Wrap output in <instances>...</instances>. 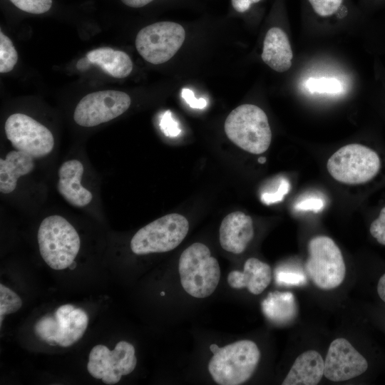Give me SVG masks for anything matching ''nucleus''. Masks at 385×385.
I'll return each mask as SVG.
<instances>
[{"mask_svg":"<svg viewBox=\"0 0 385 385\" xmlns=\"http://www.w3.org/2000/svg\"><path fill=\"white\" fill-rule=\"evenodd\" d=\"M37 240L41 257L56 270L69 267L81 247V240L74 227L58 215L48 216L42 220Z\"/></svg>","mask_w":385,"mask_h":385,"instance_id":"obj_1","label":"nucleus"},{"mask_svg":"<svg viewBox=\"0 0 385 385\" xmlns=\"http://www.w3.org/2000/svg\"><path fill=\"white\" fill-rule=\"evenodd\" d=\"M260 359L257 344L240 340L219 347L208 363V371L220 385H240L252 376Z\"/></svg>","mask_w":385,"mask_h":385,"instance_id":"obj_2","label":"nucleus"},{"mask_svg":"<svg viewBox=\"0 0 385 385\" xmlns=\"http://www.w3.org/2000/svg\"><path fill=\"white\" fill-rule=\"evenodd\" d=\"M224 128L227 138L248 153L261 154L270 145L272 131L267 116L255 105L235 108L227 117Z\"/></svg>","mask_w":385,"mask_h":385,"instance_id":"obj_3","label":"nucleus"},{"mask_svg":"<svg viewBox=\"0 0 385 385\" xmlns=\"http://www.w3.org/2000/svg\"><path fill=\"white\" fill-rule=\"evenodd\" d=\"M178 270L183 288L195 298L210 296L220 279L217 260L211 256L209 248L200 242L192 244L183 252Z\"/></svg>","mask_w":385,"mask_h":385,"instance_id":"obj_4","label":"nucleus"},{"mask_svg":"<svg viewBox=\"0 0 385 385\" xmlns=\"http://www.w3.org/2000/svg\"><path fill=\"white\" fill-rule=\"evenodd\" d=\"M381 162L372 148L359 143L344 145L328 159L327 168L337 181L347 185L369 182L379 173Z\"/></svg>","mask_w":385,"mask_h":385,"instance_id":"obj_5","label":"nucleus"},{"mask_svg":"<svg viewBox=\"0 0 385 385\" xmlns=\"http://www.w3.org/2000/svg\"><path fill=\"white\" fill-rule=\"evenodd\" d=\"M304 268L309 279L321 289L338 287L346 275V265L339 247L326 235H317L308 242Z\"/></svg>","mask_w":385,"mask_h":385,"instance_id":"obj_6","label":"nucleus"},{"mask_svg":"<svg viewBox=\"0 0 385 385\" xmlns=\"http://www.w3.org/2000/svg\"><path fill=\"white\" fill-rule=\"evenodd\" d=\"M189 222L183 215H164L140 228L130 241V249L138 255L171 251L186 237Z\"/></svg>","mask_w":385,"mask_h":385,"instance_id":"obj_7","label":"nucleus"},{"mask_svg":"<svg viewBox=\"0 0 385 385\" xmlns=\"http://www.w3.org/2000/svg\"><path fill=\"white\" fill-rule=\"evenodd\" d=\"M88 324L87 313L72 304L59 307L53 315L41 318L34 327L35 334L47 344L67 347L78 341Z\"/></svg>","mask_w":385,"mask_h":385,"instance_id":"obj_8","label":"nucleus"},{"mask_svg":"<svg viewBox=\"0 0 385 385\" xmlns=\"http://www.w3.org/2000/svg\"><path fill=\"white\" fill-rule=\"evenodd\" d=\"M185 38L184 28L172 21H159L143 28L135 38L139 54L157 65L170 60L180 48Z\"/></svg>","mask_w":385,"mask_h":385,"instance_id":"obj_9","label":"nucleus"},{"mask_svg":"<svg viewBox=\"0 0 385 385\" xmlns=\"http://www.w3.org/2000/svg\"><path fill=\"white\" fill-rule=\"evenodd\" d=\"M136 364L134 346L128 342L120 341L113 350L102 344L93 346L89 354L87 369L95 379L113 385L123 376L134 371Z\"/></svg>","mask_w":385,"mask_h":385,"instance_id":"obj_10","label":"nucleus"},{"mask_svg":"<svg viewBox=\"0 0 385 385\" xmlns=\"http://www.w3.org/2000/svg\"><path fill=\"white\" fill-rule=\"evenodd\" d=\"M4 130L16 150L34 158L47 155L53 148L54 138L50 130L26 114L16 113L9 115Z\"/></svg>","mask_w":385,"mask_h":385,"instance_id":"obj_11","label":"nucleus"},{"mask_svg":"<svg viewBox=\"0 0 385 385\" xmlns=\"http://www.w3.org/2000/svg\"><path fill=\"white\" fill-rule=\"evenodd\" d=\"M130 103L129 95L125 92L104 90L91 93L77 104L73 119L83 127L96 126L122 115Z\"/></svg>","mask_w":385,"mask_h":385,"instance_id":"obj_12","label":"nucleus"},{"mask_svg":"<svg viewBox=\"0 0 385 385\" xmlns=\"http://www.w3.org/2000/svg\"><path fill=\"white\" fill-rule=\"evenodd\" d=\"M368 368L366 359L344 338L330 344L324 361V376L339 382L360 376Z\"/></svg>","mask_w":385,"mask_h":385,"instance_id":"obj_13","label":"nucleus"},{"mask_svg":"<svg viewBox=\"0 0 385 385\" xmlns=\"http://www.w3.org/2000/svg\"><path fill=\"white\" fill-rule=\"evenodd\" d=\"M254 237L253 222L250 216L240 211L226 215L220 227V243L226 251L240 254Z\"/></svg>","mask_w":385,"mask_h":385,"instance_id":"obj_14","label":"nucleus"},{"mask_svg":"<svg viewBox=\"0 0 385 385\" xmlns=\"http://www.w3.org/2000/svg\"><path fill=\"white\" fill-rule=\"evenodd\" d=\"M83 165L78 160L65 161L58 170L57 189L60 195L71 205L83 207L93 199L92 193L81 185Z\"/></svg>","mask_w":385,"mask_h":385,"instance_id":"obj_15","label":"nucleus"},{"mask_svg":"<svg viewBox=\"0 0 385 385\" xmlns=\"http://www.w3.org/2000/svg\"><path fill=\"white\" fill-rule=\"evenodd\" d=\"M271 280L272 270L270 265L255 257L246 260L242 272L234 270L227 276V282L231 287H246L255 295L261 294Z\"/></svg>","mask_w":385,"mask_h":385,"instance_id":"obj_16","label":"nucleus"},{"mask_svg":"<svg viewBox=\"0 0 385 385\" xmlns=\"http://www.w3.org/2000/svg\"><path fill=\"white\" fill-rule=\"evenodd\" d=\"M261 57L275 71L284 72L291 67L293 53L288 36L282 29L272 27L268 30Z\"/></svg>","mask_w":385,"mask_h":385,"instance_id":"obj_17","label":"nucleus"},{"mask_svg":"<svg viewBox=\"0 0 385 385\" xmlns=\"http://www.w3.org/2000/svg\"><path fill=\"white\" fill-rule=\"evenodd\" d=\"M324 361L315 350L299 354L289 369L282 385H316L324 376Z\"/></svg>","mask_w":385,"mask_h":385,"instance_id":"obj_18","label":"nucleus"},{"mask_svg":"<svg viewBox=\"0 0 385 385\" xmlns=\"http://www.w3.org/2000/svg\"><path fill=\"white\" fill-rule=\"evenodd\" d=\"M34 158L29 154L18 150L9 152L4 159H0V192H12L18 179L30 173L34 168Z\"/></svg>","mask_w":385,"mask_h":385,"instance_id":"obj_19","label":"nucleus"},{"mask_svg":"<svg viewBox=\"0 0 385 385\" xmlns=\"http://www.w3.org/2000/svg\"><path fill=\"white\" fill-rule=\"evenodd\" d=\"M262 311L272 323L284 325L290 323L297 315V305L290 292H270L261 302Z\"/></svg>","mask_w":385,"mask_h":385,"instance_id":"obj_20","label":"nucleus"},{"mask_svg":"<svg viewBox=\"0 0 385 385\" xmlns=\"http://www.w3.org/2000/svg\"><path fill=\"white\" fill-rule=\"evenodd\" d=\"M86 57L92 64L99 66L114 78H125L132 71L133 64L129 56L119 50L108 47L90 51Z\"/></svg>","mask_w":385,"mask_h":385,"instance_id":"obj_21","label":"nucleus"},{"mask_svg":"<svg viewBox=\"0 0 385 385\" xmlns=\"http://www.w3.org/2000/svg\"><path fill=\"white\" fill-rule=\"evenodd\" d=\"M18 61L17 51L11 41L3 32H0V72L11 71Z\"/></svg>","mask_w":385,"mask_h":385,"instance_id":"obj_22","label":"nucleus"},{"mask_svg":"<svg viewBox=\"0 0 385 385\" xmlns=\"http://www.w3.org/2000/svg\"><path fill=\"white\" fill-rule=\"evenodd\" d=\"M307 89L312 93L337 94L342 93V82L336 78H313L306 82Z\"/></svg>","mask_w":385,"mask_h":385,"instance_id":"obj_23","label":"nucleus"},{"mask_svg":"<svg viewBox=\"0 0 385 385\" xmlns=\"http://www.w3.org/2000/svg\"><path fill=\"white\" fill-rule=\"evenodd\" d=\"M22 306V300L13 290L0 284V322L1 326L5 314L17 312Z\"/></svg>","mask_w":385,"mask_h":385,"instance_id":"obj_24","label":"nucleus"},{"mask_svg":"<svg viewBox=\"0 0 385 385\" xmlns=\"http://www.w3.org/2000/svg\"><path fill=\"white\" fill-rule=\"evenodd\" d=\"M18 9L30 14L47 12L52 6V0H9Z\"/></svg>","mask_w":385,"mask_h":385,"instance_id":"obj_25","label":"nucleus"},{"mask_svg":"<svg viewBox=\"0 0 385 385\" xmlns=\"http://www.w3.org/2000/svg\"><path fill=\"white\" fill-rule=\"evenodd\" d=\"M314 11L321 16H329L340 7L343 0H309Z\"/></svg>","mask_w":385,"mask_h":385,"instance_id":"obj_26","label":"nucleus"},{"mask_svg":"<svg viewBox=\"0 0 385 385\" xmlns=\"http://www.w3.org/2000/svg\"><path fill=\"white\" fill-rule=\"evenodd\" d=\"M275 276L277 282L280 284L301 285L306 281L302 272L292 270H278Z\"/></svg>","mask_w":385,"mask_h":385,"instance_id":"obj_27","label":"nucleus"},{"mask_svg":"<svg viewBox=\"0 0 385 385\" xmlns=\"http://www.w3.org/2000/svg\"><path fill=\"white\" fill-rule=\"evenodd\" d=\"M371 235L381 245H385V206L369 227Z\"/></svg>","mask_w":385,"mask_h":385,"instance_id":"obj_28","label":"nucleus"},{"mask_svg":"<svg viewBox=\"0 0 385 385\" xmlns=\"http://www.w3.org/2000/svg\"><path fill=\"white\" fill-rule=\"evenodd\" d=\"M162 130L167 135L176 136L180 133L178 123L171 116L170 111H167L163 117L160 123Z\"/></svg>","mask_w":385,"mask_h":385,"instance_id":"obj_29","label":"nucleus"},{"mask_svg":"<svg viewBox=\"0 0 385 385\" xmlns=\"http://www.w3.org/2000/svg\"><path fill=\"white\" fill-rule=\"evenodd\" d=\"M182 97L190 105V107L194 108H203L205 107L207 102L203 98L197 99L193 92L188 88H183L181 93Z\"/></svg>","mask_w":385,"mask_h":385,"instance_id":"obj_30","label":"nucleus"},{"mask_svg":"<svg viewBox=\"0 0 385 385\" xmlns=\"http://www.w3.org/2000/svg\"><path fill=\"white\" fill-rule=\"evenodd\" d=\"M262 0H231L233 9L240 13L247 11L252 4L257 3Z\"/></svg>","mask_w":385,"mask_h":385,"instance_id":"obj_31","label":"nucleus"},{"mask_svg":"<svg viewBox=\"0 0 385 385\" xmlns=\"http://www.w3.org/2000/svg\"><path fill=\"white\" fill-rule=\"evenodd\" d=\"M289 190V185L286 183H284L281 185L280 188L278 190V191L276 192V193L272 195H264L262 197V199L266 202H275L278 200L279 199H281L282 196L287 193V192Z\"/></svg>","mask_w":385,"mask_h":385,"instance_id":"obj_32","label":"nucleus"},{"mask_svg":"<svg viewBox=\"0 0 385 385\" xmlns=\"http://www.w3.org/2000/svg\"><path fill=\"white\" fill-rule=\"evenodd\" d=\"M323 206V202L319 199H309L298 204L297 208L302 210H319Z\"/></svg>","mask_w":385,"mask_h":385,"instance_id":"obj_33","label":"nucleus"},{"mask_svg":"<svg viewBox=\"0 0 385 385\" xmlns=\"http://www.w3.org/2000/svg\"><path fill=\"white\" fill-rule=\"evenodd\" d=\"M125 5L132 8H140L145 6L153 0H120Z\"/></svg>","mask_w":385,"mask_h":385,"instance_id":"obj_34","label":"nucleus"},{"mask_svg":"<svg viewBox=\"0 0 385 385\" xmlns=\"http://www.w3.org/2000/svg\"><path fill=\"white\" fill-rule=\"evenodd\" d=\"M377 292L380 298L385 302V274L379 280Z\"/></svg>","mask_w":385,"mask_h":385,"instance_id":"obj_35","label":"nucleus"},{"mask_svg":"<svg viewBox=\"0 0 385 385\" xmlns=\"http://www.w3.org/2000/svg\"><path fill=\"white\" fill-rule=\"evenodd\" d=\"M90 64H92V63L90 62L88 58L86 56L85 58L80 59L77 62L76 68L79 71H85L89 67Z\"/></svg>","mask_w":385,"mask_h":385,"instance_id":"obj_36","label":"nucleus"},{"mask_svg":"<svg viewBox=\"0 0 385 385\" xmlns=\"http://www.w3.org/2000/svg\"><path fill=\"white\" fill-rule=\"evenodd\" d=\"M76 267V263L73 262L71 265H70V269H74V267Z\"/></svg>","mask_w":385,"mask_h":385,"instance_id":"obj_37","label":"nucleus"},{"mask_svg":"<svg viewBox=\"0 0 385 385\" xmlns=\"http://www.w3.org/2000/svg\"><path fill=\"white\" fill-rule=\"evenodd\" d=\"M259 162L260 163H264L265 161V158H260L259 160H258Z\"/></svg>","mask_w":385,"mask_h":385,"instance_id":"obj_38","label":"nucleus"},{"mask_svg":"<svg viewBox=\"0 0 385 385\" xmlns=\"http://www.w3.org/2000/svg\"><path fill=\"white\" fill-rule=\"evenodd\" d=\"M160 294H161V295H164V294H165V292H161Z\"/></svg>","mask_w":385,"mask_h":385,"instance_id":"obj_39","label":"nucleus"}]
</instances>
